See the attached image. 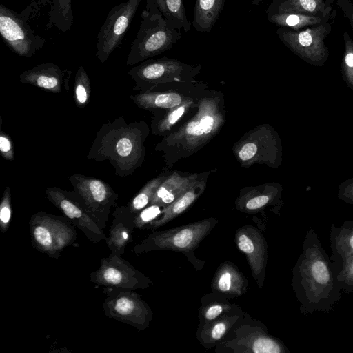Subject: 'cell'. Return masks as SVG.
<instances>
[{
    "instance_id": "1",
    "label": "cell",
    "mask_w": 353,
    "mask_h": 353,
    "mask_svg": "<svg viewBox=\"0 0 353 353\" xmlns=\"http://www.w3.org/2000/svg\"><path fill=\"white\" fill-rule=\"evenodd\" d=\"M339 271L315 231L307 230L292 271V287L303 314L327 312L341 299Z\"/></svg>"
},
{
    "instance_id": "2",
    "label": "cell",
    "mask_w": 353,
    "mask_h": 353,
    "mask_svg": "<svg viewBox=\"0 0 353 353\" xmlns=\"http://www.w3.org/2000/svg\"><path fill=\"white\" fill-rule=\"evenodd\" d=\"M226 120L223 94L209 89L200 100L196 111L170 134L163 137L155 146L162 153L169 169L183 159L199 151L214 139Z\"/></svg>"
},
{
    "instance_id": "3",
    "label": "cell",
    "mask_w": 353,
    "mask_h": 353,
    "mask_svg": "<svg viewBox=\"0 0 353 353\" xmlns=\"http://www.w3.org/2000/svg\"><path fill=\"white\" fill-rule=\"evenodd\" d=\"M150 132L144 121L128 123L123 117L108 121L97 132L87 158L108 161L117 176H130L145 161Z\"/></svg>"
},
{
    "instance_id": "4",
    "label": "cell",
    "mask_w": 353,
    "mask_h": 353,
    "mask_svg": "<svg viewBox=\"0 0 353 353\" xmlns=\"http://www.w3.org/2000/svg\"><path fill=\"white\" fill-rule=\"evenodd\" d=\"M141 23L132 42L126 64L133 65L170 50L181 37V30L160 12L155 0H146Z\"/></svg>"
},
{
    "instance_id": "5",
    "label": "cell",
    "mask_w": 353,
    "mask_h": 353,
    "mask_svg": "<svg viewBox=\"0 0 353 353\" xmlns=\"http://www.w3.org/2000/svg\"><path fill=\"white\" fill-rule=\"evenodd\" d=\"M233 154L240 165L255 164L278 168L282 161V145L277 132L269 124H261L250 130L236 141Z\"/></svg>"
},
{
    "instance_id": "6",
    "label": "cell",
    "mask_w": 353,
    "mask_h": 353,
    "mask_svg": "<svg viewBox=\"0 0 353 353\" xmlns=\"http://www.w3.org/2000/svg\"><path fill=\"white\" fill-rule=\"evenodd\" d=\"M201 70V64L185 63L163 56L139 63L128 74L134 81L133 90L145 92L164 83L196 81Z\"/></svg>"
},
{
    "instance_id": "7",
    "label": "cell",
    "mask_w": 353,
    "mask_h": 353,
    "mask_svg": "<svg viewBox=\"0 0 353 353\" xmlns=\"http://www.w3.org/2000/svg\"><path fill=\"white\" fill-rule=\"evenodd\" d=\"M74 225L64 215L39 212L29 221L32 245L50 257L59 259L61 252L77 238Z\"/></svg>"
},
{
    "instance_id": "8",
    "label": "cell",
    "mask_w": 353,
    "mask_h": 353,
    "mask_svg": "<svg viewBox=\"0 0 353 353\" xmlns=\"http://www.w3.org/2000/svg\"><path fill=\"white\" fill-rule=\"evenodd\" d=\"M69 181L73 188L72 195L103 230L111 209L117 206L118 194L100 179L74 174Z\"/></svg>"
},
{
    "instance_id": "9",
    "label": "cell",
    "mask_w": 353,
    "mask_h": 353,
    "mask_svg": "<svg viewBox=\"0 0 353 353\" xmlns=\"http://www.w3.org/2000/svg\"><path fill=\"white\" fill-rule=\"evenodd\" d=\"M331 31V23L325 22L301 30L279 27L276 32L280 41L302 60L321 66L329 57L325 40Z\"/></svg>"
},
{
    "instance_id": "10",
    "label": "cell",
    "mask_w": 353,
    "mask_h": 353,
    "mask_svg": "<svg viewBox=\"0 0 353 353\" xmlns=\"http://www.w3.org/2000/svg\"><path fill=\"white\" fill-rule=\"evenodd\" d=\"M216 222V219L211 218L153 233L135 245L132 251L136 254L157 249L190 251L196 247Z\"/></svg>"
},
{
    "instance_id": "11",
    "label": "cell",
    "mask_w": 353,
    "mask_h": 353,
    "mask_svg": "<svg viewBox=\"0 0 353 353\" xmlns=\"http://www.w3.org/2000/svg\"><path fill=\"white\" fill-rule=\"evenodd\" d=\"M209 90L208 83L194 81L172 82L159 85L150 90L130 95L139 108L151 113L176 107L188 99L204 94Z\"/></svg>"
},
{
    "instance_id": "12",
    "label": "cell",
    "mask_w": 353,
    "mask_h": 353,
    "mask_svg": "<svg viewBox=\"0 0 353 353\" xmlns=\"http://www.w3.org/2000/svg\"><path fill=\"white\" fill-rule=\"evenodd\" d=\"M0 33L5 43L17 54L31 57L46 43V39L35 34L23 13L0 6Z\"/></svg>"
},
{
    "instance_id": "13",
    "label": "cell",
    "mask_w": 353,
    "mask_h": 353,
    "mask_svg": "<svg viewBox=\"0 0 353 353\" xmlns=\"http://www.w3.org/2000/svg\"><path fill=\"white\" fill-rule=\"evenodd\" d=\"M102 308L108 318L143 330L149 324L152 313L148 305L134 290L106 289Z\"/></svg>"
},
{
    "instance_id": "14",
    "label": "cell",
    "mask_w": 353,
    "mask_h": 353,
    "mask_svg": "<svg viewBox=\"0 0 353 353\" xmlns=\"http://www.w3.org/2000/svg\"><path fill=\"white\" fill-rule=\"evenodd\" d=\"M90 281L105 289L135 290L144 288L148 279L128 261L112 253L101 261L99 268L90 274Z\"/></svg>"
},
{
    "instance_id": "15",
    "label": "cell",
    "mask_w": 353,
    "mask_h": 353,
    "mask_svg": "<svg viewBox=\"0 0 353 353\" xmlns=\"http://www.w3.org/2000/svg\"><path fill=\"white\" fill-rule=\"evenodd\" d=\"M141 1L127 0L110 10L97 35L96 55L101 63L121 43Z\"/></svg>"
},
{
    "instance_id": "16",
    "label": "cell",
    "mask_w": 353,
    "mask_h": 353,
    "mask_svg": "<svg viewBox=\"0 0 353 353\" xmlns=\"http://www.w3.org/2000/svg\"><path fill=\"white\" fill-rule=\"evenodd\" d=\"M46 196L76 228H78L92 243H99L107 236L82 205L74 198L71 191L57 187H48Z\"/></svg>"
},
{
    "instance_id": "17",
    "label": "cell",
    "mask_w": 353,
    "mask_h": 353,
    "mask_svg": "<svg viewBox=\"0 0 353 353\" xmlns=\"http://www.w3.org/2000/svg\"><path fill=\"white\" fill-rule=\"evenodd\" d=\"M236 241L246 255L254 276L263 281L267 261V245L263 236L253 227L246 226L236 232Z\"/></svg>"
},
{
    "instance_id": "18",
    "label": "cell",
    "mask_w": 353,
    "mask_h": 353,
    "mask_svg": "<svg viewBox=\"0 0 353 353\" xmlns=\"http://www.w3.org/2000/svg\"><path fill=\"white\" fill-rule=\"evenodd\" d=\"M191 98L183 103L168 110L152 112L150 131L153 135L165 137L188 119L196 111L202 97Z\"/></svg>"
},
{
    "instance_id": "19",
    "label": "cell",
    "mask_w": 353,
    "mask_h": 353,
    "mask_svg": "<svg viewBox=\"0 0 353 353\" xmlns=\"http://www.w3.org/2000/svg\"><path fill=\"white\" fill-rule=\"evenodd\" d=\"M66 71L54 63L48 62L24 71L19 75V81L49 92L59 93L63 84L68 88L70 76L65 79Z\"/></svg>"
},
{
    "instance_id": "20",
    "label": "cell",
    "mask_w": 353,
    "mask_h": 353,
    "mask_svg": "<svg viewBox=\"0 0 353 353\" xmlns=\"http://www.w3.org/2000/svg\"><path fill=\"white\" fill-rule=\"evenodd\" d=\"M282 186L275 182H269L256 186L247 187L241 190L236 200L239 210L244 212H259L281 199Z\"/></svg>"
},
{
    "instance_id": "21",
    "label": "cell",
    "mask_w": 353,
    "mask_h": 353,
    "mask_svg": "<svg viewBox=\"0 0 353 353\" xmlns=\"http://www.w3.org/2000/svg\"><path fill=\"white\" fill-rule=\"evenodd\" d=\"M135 225L134 215L127 206H117L105 242L112 253L122 255L127 245L132 241Z\"/></svg>"
},
{
    "instance_id": "22",
    "label": "cell",
    "mask_w": 353,
    "mask_h": 353,
    "mask_svg": "<svg viewBox=\"0 0 353 353\" xmlns=\"http://www.w3.org/2000/svg\"><path fill=\"white\" fill-rule=\"evenodd\" d=\"M201 175L202 173L179 170L170 172L156 190L150 204L168 206L197 181Z\"/></svg>"
},
{
    "instance_id": "23",
    "label": "cell",
    "mask_w": 353,
    "mask_h": 353,
    "mask_svg": "<svg viewBox=\"0 0 353 353\" xmlns=\"http://www.w3.org/2000/svg\"><path fill=\"white\" fill-rule=\"evenodd\" d=\"M334 0H272L267 13L289 12L330 19Z\"/></svg>"
},
{
    "instance_id": "24",
    "label": "cell",
    "mask_w": 353,
    "mask_h": 353,
    "mask_svg": "<svg viewBox=\"0 0 353 353\" xmlns=\"http://www.w3.org/2000/svg\"><path fill=\"white\" fill-rule=\"evenodd\" d=\"M212 171L203 172L201 176L173 203L166 206L161 216L149 228H157L170 222L188 210L203 194L207 187L208 177Z\"/></svg>"
},
{
    "instance_id": "25",
    "label": "cell",
    "mask_w": 353,
    "mask_h": 353,
    "mask_svg": "<svg viewBox=\"0 0 353 353\" xmlns=\"http://www.w3.org/2000/svg\"><path fill=\"white\" fill-rule=\"evenodd\" d=\"M330 241V258L339 272L341 265L353 255V220L344 221L340 227L332 224Z\"/></svg>"
},
{
    "instance_id": "26",
    "label": "cell",
    "mask_w": 353,
    "mask_h": 353,
    "mask_svg": "<svg viewBox=\"0 0 353 353\" xmlns=\"http://www.w3.org/2000/svg\"><path fill=\"white\" fill-rule=\"evenodd\" d=\"M225 5V0H196L192 24L199 32H210Z\"/></svg>"
},
{
    "instance_id": "27",
    "label": "cell",
    "mask_w": 353,
    "mask_h": 353,
    "mask_svg": "<svg viewBox=\"0 0 353 353\" xmlns=\"http://www.w3.org/2000/svg\"><path fill=\"white\" fill-rule=\"evenodd\" d=\"M247 280L232 265L224 263L217 270L213 280V287L219 292L241 295L245 291Z\"/></svg>"
},
{
    "instance_id": "28",
    "label": "cell",
    "mask_w": 353,
    "mask_h": 353,
    "mask_svg": "<svg viewBox=\"0 0 353 353\" xmlns=\"http://www.w3.org/2000/svg\"><path fill=\"white\" fill-rule=\"evenodd\" d=\"M48 7L47 27L56 26L62 32L66 33L73 21L72 0H41Z\"/></svg>"
},
{
    "instance_id": "29",
    "label": "cell",
    "mask_w": 353,
    "mask_h": 353,
    "mask_svg": "<svg viewBox=\"0 0 353 353\" xmlns=\"http://www.w3.org/2000/svg\"><path fill=\"white\" fill-rule=\"evenodd\" d=\"M268 20L278 26L293 30H301L308 26L329 22L330 19L297 13H267Z\"/></svg>"
},
{
    "instance_id": "30",
    "label": "cell",
    "mask_w": 353,
    "mask_h": 353,
    "mask_svg": "<svg viewBox=\"0 0 353 353\" xmlns=\"http://www.w3.org/2000/svg\"><path fill=\"white\" fill-rule=\"evenodd\" d=\"M164 16L176 28L187 32L191 29L192 23L187 18L183 0H155Z\"/></svg>"
},
{
    "instance_id": "31",
    "label": "cell",
    "mask_w": 353,
    "mask_h": 353,
    "mask_svg": "<svg viewBox=\"0 0 353 353\" xmlns=\"http://www.w3.org/2000/svg\"><path fill=\"white\" fill-rule=\"evenodd\" d=\"M170 172L168 168L164 169L158 176L148 181L131 199L127 208L133 215L150 204L156 190Z\"/></svg>"
},
{
    "instance_id": "32",
    "label": "cell",
    "mask_w": 353,
    "mask_h": 353,
    "mask_svg": "<svg viewBox=\"0 0 353 353\" xmlns=\"http://www.w3.org/2000/svg\"><path fill=\"white\" fill-rule=\"evenodd\" d=\"M250 336L245 342H241L248 350L254 353H286L290 351L281 341L267 335Z\"/></svg>"
},
{
    "instance_id": "33",
    "label": "cell",
    "mask_w": 353,
    "mask_h": 353,
    "mask_svg": "<svg viewBox=\"0 0 353 353\" xmlns=\"http://www.w3.org/2000/svg\"><path fill=\"white\" fill-rule=\"evenodd\" d=\"M91 92L90 79L83 66H79L74 77V99L76 105L83 108L89 103Z\"/></svg>"
},
{
    "instance_id": "34",
    "label": "cell",
    "mask_w": 353,
    "mask_h": 353,
    "mask_svg": "<svg viewBox=\"0 0 353 353\" xmlns=\"http://www.w3.org/2000/svg\"><path fill=\"white\" fill-rule=\"evenodd\" d=\"M236 319V316L221 317L219 320H213L212 323L207 324V327L203 330L201 334L203 341L208 343H214L219 341L224 336Z\"/></svg>"
},
{
    "instance_id": "35",
    "label": "cell",
    "mask_w": 353,
    "mask_h": 353,
    "mask_svg": "<svg viewBox=\"0 0 353 353\" xmlns=\"http://www.w3.org/2000/svg\"><path fill=\"white\" fill-rule=\"evenodd\" d=\"M343 38L344 52L341 63L342 74L347 86L353 89V39L345 30Z\"/></svg>"
},
{
    "instance_id": "36",
    "label": "cell",
    "mask_w": 353,
    "mask_h": 353,
    "mask_svg": "<svg viewBox=\"0 0 353 353\" xmlns=\"http://www.w3.org/2000/svg\"><path fill=\"white\" fill-rule=\"evenodd\" d=\"M165 208L159 204H150L134 215L135 228H149L150 224L161 216Z\"/></svg>"
},
{
    "instance_id": "37",
    "label": "cell",
    "mask_w": 353,
    "mask_h": 353,
    "mask_svg": "<svg viewBox=\"0 0 353 353\" xmlns=\"http://www.w3.org/2000/svg\"><path fill=\"white\" fill-rule=\"evenodd\" d=\"M338 280L342 291L353 292V255L341 265L338 273Z\"/></svg>"
},
{
    "instance_id": "38",
    "label": "cell",
    "mask_w": 353,
    "mask_h": 353,
    "mask_svg": "<svg viewBox=\"0 0 353 353\" xmlns=\"http://www.w3.org/2000/svg\"><path fill=\"white\" fill-rule=\"evenodd\" d=\"M12 216L11 190L6 187L0 204V225L2 232H6Z\"/></svg>"
},
{
    "instance_id": "39",
    "label": "cell",
    "mask_w": 353,
    "mask_h": 353,
    "mask_svg": "<svg viewBox=\"0 0 353 353\" xmlns=\"http://www.w3.org/2000/svg\"><path fill=\"white\" fill-rule=\"evenodd\" d=\"M0 152L1 156L9 161H13L14 158L12 140L6 132L1 130L0 132Z\"/></svg>"
},
{
    "instance_id": "40",
    "label": "cell",
    "mask_w": 353,
    "mask_h": 353,
    "mask_svg": "<svg viewBox=\"0 0 353 353\" xmlns=\"http://www.w3.org/2000/svg\"><path fill=\"white\" fill-rule=\"evenodd\" d=\"M338 196L340 200L353 205V179L346 180L341 183Z\"/></svg>"
},
{
    "instance_id": "41",
    "label": "cell",
    "mask_w": 353,
    "mask_h": 353,
    "mask_svg": "<svg viewBox=\"0 0 353 353\" xmlns=\"http://www.w3.org/2000/svg\"><path fill=\"white\" fill-rule=\"evenodd\" d=\"M224 305L221 303H214L210 305L206 309L203 310V316L208 321L215 320L220 316L223 312L228 310Z\"/></svg>"
},
{
    "instance_id": "42",
    "label": "cell",
    "mask_w": 353,
    "mask_h": 353,
    "mask_svg": "<svg viewBox=\"0 0 353 353\" xmlns=\"http://www.w3.org/2000/svg\"><path fill=\"white\" fill-rule=\"evenodd\" d=\"M336 6L344 14L353 30V3L350 0H336Z\"/></svg>"
},
{
    "instance_id": "43",
    "label": "cell",
    "mask_w": 353,
    "mask_h": 353,
    "mask_svg": "<svg viewBox=\"0 0 353 353\" xmlns=\"http://www.w3.org/2000/svg\"><path fill=\"white\" fill-rule=\"evenodd\" d=\"M265 0H252V4L253 6H258L260 3L264 1Z\"/></svg>"
}]
</instances>
